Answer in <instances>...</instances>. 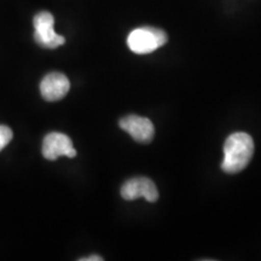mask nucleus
Returning <instances> with one entry per match:
<instances>
[{"instance_id": "7ed1b4c3", "label": "nucleus", "mask_w": 261, "mask_h": 261, "mask_svg": "<svg viewBox=\"0 0 261 261\" xmlns=\"http://www.w3.org/2000/svg\"><path fill=\"white\" fill-rule=\"evenodd\" d=\"M34 39L39 46L45 48H56L65 42L64 37L57 34L54 29L55 18L50 12L41 11L34 16Z\"/></svg>"}, {"instance_id": "39448f33", "label": "nucleus", "mask_w": 261, "mask_h": 261, "mask_svg": "<svg viewBox=\"0 0 261 261\" xmlns=\"http://www.w3.org/2000/svg\"><path fill=\"white\" fill-rule=\"evenodd\" d=\"M121 196L126 201H133L139 197H144L148 202L154 203L159 200V191L155 182L151 179L137 177L128 179L122 185Z\"/></svg>"}, {"instance_id": "423d86ee", "label": "nucleus", "mask_w": 261, "mask_h": 261, "mask_svg": "<svg viewBox=\"0 0 261 261\" xmlns=\"http://www.w3.org/2000/svg\"><path fill=\"white\" fill-rule=\"evenodd\" d=\"M119 126L138 143L145 144V143L151 142L154 138L155 127L146 117L138 115L125 116L119 121Z\"/></svg>"}, {"instance_id": "20e7f679", "label": "nucleus", "mask_w": 261, "mask_h": 261, "mask_svg": "<svg viewBox=\"0 0 261 261\" xmlns=\"http://www.w3.org/2000/svg\"><path fill=\"white\" fill-rule=\"evenodd\" d=\"M42 155L46 160L55 161L61 156L75 158L76 150L74 149L73 142L67 135L60 132H51L42 142Z\"/></svg>"}, {"instance_id": "6e6552de", "label": "nucleus", "mask_w": 261, "mask_h": 261, "mask_svg": "<svg viewBox=\"0 0 261 261\" xmlns=\"http://www.w3.org/2000/svg\"><path fill=\"white\" fill-rule=\"evenodd\" d=\"M12 130L8 126H0V151L5 148L6 145L11 142L12 139Z\"/></svg>"}, {"instance_id": "f03ea898", "label": "nucleus", "mask_w": 261, "mask_h": 261, "mask_svg": "<svg viewBox=\"0 0 261 261\" xmlns=\"http://www.w3.org/2000/svg\"><path fill=\"white\" fill-rule=\"evenodd\" d=\"M167 40V34L162 29L142 27L129 33L128 38H127V45H128L129 50L135 54L146 55L163 46Z\"/></svg>"}, {"instance_id": "1a4fd4ad", "label": "nucleus", "mask_w": 261, "mask_h": 261, "mask_svg": "<svg viewBox=\"0 0 261 261\" xmlns=\"http://www.w3.org/2000/svg\"><path fill=\"white\" fill-rule=\"evenodd\" d=\"M103 257L99 255H91L87 257H81L80 261H102Z\"/></svg>"}, {"instance_id": "f257e3e1", "label": "nucleus", "mask_w": 261, "mask_h": 261, "mask_svg": "<svg viewBox=\"0 0 261 261\" xmlns=\"http://www.w3.org/2000/svg\"><path fill=\"white\" fill-rule=\"evenodd\" d=\"M254 155V140L244 132H236L227 137L224 144V160L221 169L227 174L243 171Z\"/></svg>"}, {"instance_id": "0eeeda50", "label": "nucleus", "mask_w": 261, "mask_h": 261, "mask_svg": "<svg viewBox=\"0 0 261 261\" xmlns=\"http://www.w3.org/2000/svg\"><path fill=\"white\" fill-rule=\"evenodd\" d=\"M70 90V83L64 74L54 71L47 74L40 83L41 96L47 102H57L67 96Z\"/></svg>"}]
</instances>
